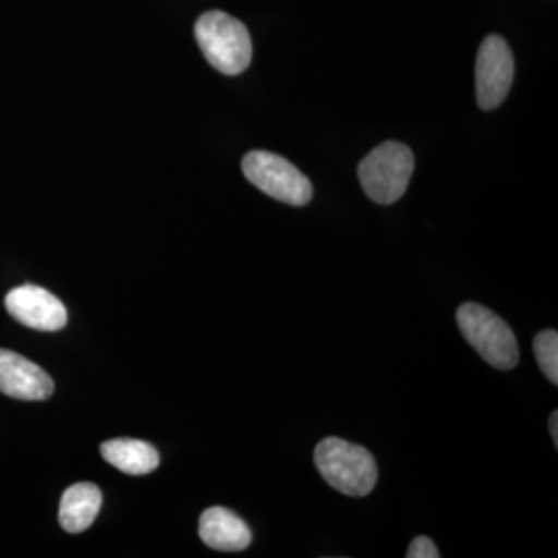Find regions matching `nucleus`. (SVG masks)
I'll use <instances>...</instances> for the list:
<instances>
[{"label":"nucleus","mask_w":558,"mask_h":558,"mask_svg":"<svg viewBox=\"0 0 558 558\" xmlns=\"http://www.w3.org/2000/svg\"><path fill=\"white\" fill-rule=\"evenodd\" d=\"M194 35L209 64L223 75H240L252 62L253 46L247 27L223 11L202 14Z\"/></svg>","instance_id":"nucleus-2"},{"label":"nucleus","mask_w":558,"mask_h":558,"mask_svg":"<svg viewBox=\"0 0 558 558\" xmlns=\"http://www.w3.org/2000/svg\"><path fill=\"white\" fill-rule=\"evenodd\" d=\"M242 172L256 189L282 204L303 207L314 196L311 180L277 154L252 150L242 160Z\"/></svg>","instance_id":"nucleus-5"},{"label":"nucleus","mask_w":558,"mask_h":558,"mask_svg":"<svg viewBox=\"0 0 558 558\" xmlns=\"http://www.w3.org/2000/svg\"><path fill=\"white\" fill-rule=\"evenodd\" d=\"M9 314L27 328L53 332L68 325V311L49 290L25 284L9 292L5 299Z\"/></svg>","instance_id":"nucleus-7"},{"label":"nucleus","mask_w":558,"mask_h":558,"mask_svg":"<svg viewBox=\"0 0 558 558\" xmlns=\"http://www.w3.org/2000/svg\"><path fill=\"white\" fill-rule=\"evenodd\" d=\"M414 171L413 153L399 142H385L359 165V179L371 201L389 205L409 189Z\"/></svg>","instance_id":"nucleus-4"},{"label":"nucleus","mask_w":558,"mask_h":558,"mask_svg":"<svg viewBox=\"0 0 558 558\" xmlns=\"http://www.w3.org/2000/svg\"><path fill=\"white\" fill-rule=\"evenodd\" d=\"M459 329L473 349L498 369H512L519 363V344L508 323L476 303H465L457 312Z\"/></svg>","instance_id":"nucleus-3"},{"label":"nucleus","mask_w":558,"mask_h":558,"mask_svg":"<svg viewBox=\"0 0 558 558\" xmlns=\"http://www.w3.org/2000/svg\"><path fill=\"white\" fill-rule=\"evenodd\" d=\"M407 557L409 558H439L440 554L438 548H436L435 543L432 542L428 537H417L413 539L411 543L409 553H407Z\"/></svg>","instance_id":"nucleus-13"},{"label":"nucleus","mask_w":558,"mask_h":558,"mask_svg":"<svg viewBox=\"0 0 558 558\" xmlns=\"http://www.w3.org/2000/svg\"><path fill=\"white\" fill-rule=\"evenodd\" d=\"M102 495L92 483H80L62 494L60 523L70 534H80L92 526L100 512Z\"/></svg>","instance_id":"nucleus-10"},{"label":"nucleus","mask_w":558,"mask_h":558,"mask_svg":"<svg viewBox=\"0 0 558 558\" xmlns=\"http://www.w3.org/2000/svg\"><path fill=\"white\" fill-rule=\"evenodd\" d=\"M549 433L553 436L554 446L558 447V413L554 411L549 418Z\"/></svg>","instance_id":"nucleus-14"},{"label":"nucleus","mask_w":558,"mask_h":558,"mask_svg":"<svg viewBox=\"0 0 558 558\" xmlns=\"http://www.w3.org/2000/svg\"><path fill=\"white\" fill-rule=\"evenodd\" d=\"M202 542L222 553H240L252 543V532L236 513L226 508H209L199 520Z\"/></svg>","instance_id":"nucleus-9"},{"label":"nucleus","mask_w":558,"mask_h":558,"mask_svg":"<svg viewBox=\"0 0 558 558\" xmlns=\"http://www.w3.org/2000/svg\"><path fill=\"white\" fill-rule=\"evenodd\" d=\"M314 459L323 480L348 497H366L376 486V459L365 447L326 438L315 447Z\"/></svg>","instance_id":"nucleus-1"},{"label":"nucleus","mask_w":558,"mask_h":558,"mask_svg":"<svg viewBox=\"0 0 558 558\" xmlns=\"http://www.w3.org/2000/svg\"><path fill=\"white\" fill-rule=\"evenodd\" d=\"M515 62L501 36L490 35L481 44L476 58V100L481 108L497 109L512 87Z\"/></svg>","instance_id":"nucleus-6"},{"label":"nucleus","mask_w":558,"mask_h":558,"mask_svg":"<svg viewBox=\"0 0 558 558\" xmlns=\"http://www.w3.org/2000/svg\"><path fill=\"white\" fill-rule=\"evenodd\" d=\"M534 354L539 369L549 381L558 384V333L548 329L537 333L534 340Z\"/></svg>","instance_id":"nucleus-12"},{"label":"nucleus","mask_w":558,"mask_h":558,"mask_svg":"<svg viewBox=\"0 0 558 558\" xmlns=\"http://www.w3.org/2000/svg\"><path fill=\"white\" fill-rule=\"evenodd\" d=\"M54 384L36 363L7 349H0V392L17 400H46Z\"/></svg>","instance_id":"nucleus-8"},{"label":"nucleus","mask_w":558,"mask_h":558,"mask_svg":"<svg viewBox=\"0 0 558 558\" xmlns=\"http://www.w3.org/2000/svg\"><path fill=\"white\" fill-rule=\"evenodd\" d=\"M101 457L120 472L132 476L148 475L159 468V453L148 442L137 439H112L101 446Z\"/></svg>","instance_id":"nucleus-11"}]
</instances>
